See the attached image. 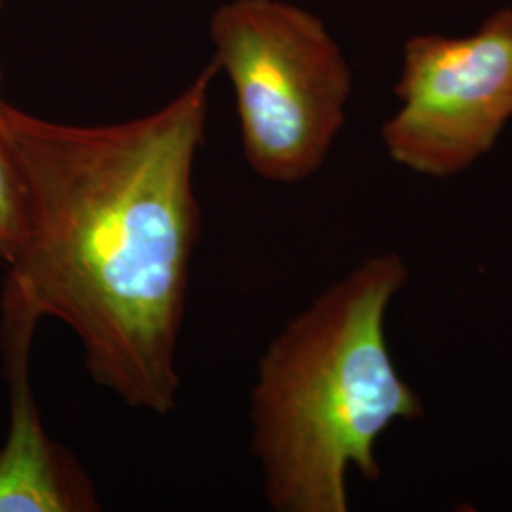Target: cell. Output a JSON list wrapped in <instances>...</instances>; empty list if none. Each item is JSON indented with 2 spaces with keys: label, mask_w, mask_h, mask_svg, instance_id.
I'll list each match as a JSON object with an SVG mask.
<instances>
[{
  "label": "cell",
  "mask_w": 512,
  "mask_h": 512,
  "mask_svg": "<svg viewBox=\"0 0 512 512\" xmlns=\"http://www.w3.org/2000/svg\"><path fill=\"white\" fill-rule=\"evenodd\" d=\"M2 90V71H0ZM6 101L0 93V262L8 264L16 255L25 232V184L18 156L4 118Z\"/></svg>",
  "instance_id": "6"
},
{
  "label": "cell",
  "mask_w": 512,
  "mask_h": 512,
  "mask_svg": "<svg viewBox=\"0 0 512 512\" xmlns=\"http://www.w3.org/2000/svg\"><path fill=\"white\" fill-rule=\"evenodd\" d=\"M393 92L382 141L395 164L431 179L471 169L512 120V6L465 37L408 38Z\"/></svg>",
  "instance_id": "4"
},
{
  "label": "cell",
  "mask_w": 512,
  "mask_h": 512,
  "mask_svg": "<svg viewBox=\"0 0 512 512\" xmlns=\"http://www.w3.org/2000/svg\"><path fill=\"white\" fill-rule=\"evenodd\" d=\"M393 251L370 256L293 317L258 361L251 452L275 512H348L351 469L382 475L376 444L423 416L385 342V315L408 283Z\"/></svg>",
  "instance_id": "2"
},
{
  "label": "cell",
  "mask_w": 512,
  "mask_h": 512,
  "mask_svg": "<svg viewBox=\"0 0 512 512\" xmlns=\"http://www.w3.org/2000/svg\"><path fill=\"white\" fill-rule=\"evenodd\" d=\"M37 325L31 315L2 304L10 431L0 448V512L97 511L92 480L65 446L46 435L31 393L29 353Z\"/></svg>",
  "instance_id": "5"
},
{
  "label": "cell",
  "mask_w": 512,
  "mask_h": 512,
  "mask_svg": "<svg viewBox=\"0 0 512 512\" xmlns=\"http://www.w3.org/2000/svg\"><path fill=\"white\" fill-rule=\"evenodd\" d=\"M209 38L249 167L268 183L308 181L346 126L353 92L348 57L323 19L289 0H226Z\"/></svg>",
  "instance_id": "3"
},
{
  "label": "cell",
  "mask_w": 512,
  "mask_h": 512,
  "mask_svg": "<svg viewBox=\"0 0 512 512\" xmlns=\"http://www.w3.org/2000/svg\"><path fill=\"white\" fill-rule=\"evenodd\" d=\"M211 63L164 107L112 124H65L6 103L25 184V232L2 304L52 317L82 344L93 382L137 410H175L202 211Z\"/></svg>",
  "instance_id": "1"
}]
</instances>
